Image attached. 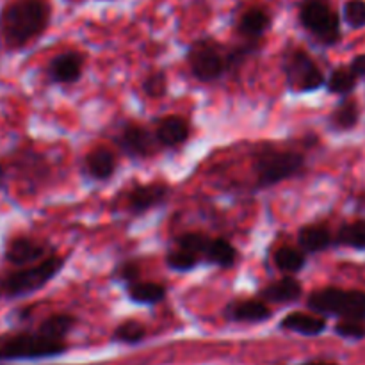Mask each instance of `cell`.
<instances>
[{
    "instance_id": "obj_1",
    "label": "cell",
    "mask_w": 365,
    "mask_h": 365,
    "mask_svg": "<svg viewBox=\"0 0 365 365\" xmlns=\"http://www.w3.org/2000/svg\"><path fill=\"white\" fill-rule=\"evenodd\" d=\"M50 18L46 0H18L2 13L0 29L7 45L21 46L45 31Z\"/></svg>"
},
{
    "instance_id": "obj_2",
    "label": "cell",
    "mask_w": 365,
    "mask_h": 365,
    "mask_svg": "<svg viewBox=\"0 0 365 365\" xmlns=\"http://www.w3.org/2000/svg\"><path fill=\"white\" fill-rule=\"evenodd\" d=\"M66 349L63 341L48 339L43 334H18L0 339V359H48L61 355Z\"/></svg>"
},
{
    "instance_id": "obj_3",
    "label": "cell",
    "mask_w": 365,
    "mask_h": 365,
    "mask_svg": "<svg viewBox=\"0 0 365 365\" xmlns=\"http://www.w3.org/2000/svg\"><path fill=\"white\" fill-rule=\"evenodd\" d=\"M309 307L319 314H331L342 319H365V292L321 289L310 296Z\"/></svg>"
},
{
    "instance_id": "obj_4",
    "label": "cell",
    "mask_w": 365,
    "mask_h": 365,
    "mask_svg": "<svg viewBox=\"0 0 365 365\" xmlns=\"http://www.w3.org/2000/svg\"><path fill=\"white\" fill-rule=\"evenodd\" d=\"M61 267H63V259L61 257H50V259L43 260L39 266L7 274L0 282V291L7 296H20L38 291L53 274L59 273Z\"/></svg>"
},
{
    "instance_id": "obj_5",
    "label": "cell",
    "mask_w": 365,
    "mask_h": 365,
    "mask_svg": "<svg viewBox=\"0 0 365 365\" xmlns=\"http://www.w3.org/2000/svg\"><path fill=\"white\" fill-rule=\"evenodd\" d=\"M299 20L307 31L324 43H335L341 36L339 16L323 0H305L299 9Z\"/></svg>"
},
{
    "instance_id": "obj_6",
    "label": "cell",
    "mask_w": 365,
    "mask_h": 365,
    "mask_svg": "<svg viewBox=\"0 0 365 365\" xmlns=\"http://www.w3.org/2000/svg\"><path fill=\"white\" fill-rule=\"evenodd\" d=\"M303 168V157L294 152H266L257 159L259 185L278 184L291 178Z\"/></svg>"
},
{
    "instance_id": "obj_7",
    "label": "cell",
    "mask_w": 365,
    "mask_h": 365,
    "mask_svg": "<svg viewBox=\"0 0 365 365\" xmlns=\"http://www.w3.org/2000/svg\"><path fill=\"white\" fill-rule=\"evenodd\" d=\"M284 70L291 88L298 89V91H314V89L321 88L324 82L319 68L303 50H296L291 56H287Z\"/></svg>"
},
{
    "instance_id": "obj_8",
    "label": "cell",
    "mask_w": 365,
    "mask_h": 365,
    "mask_svg": "<svg viewBox=\"0 0 365 365\" xmlns=\"http://www.w3.org/2000/svg\"><path fill=\"white\" fill-rule=\"evenodd\" d=\"M189 66L192 75L203 82H210L225 71V61L216 45L202 41L195 45L189 52Z\"/></svg>"
},
{
    "instance_id": "obj_9",
    "label": "cell",
    "mask_w": 365,
    "mask_h": 365,
    "mask_svg": "<svg viewBox=\"0 0 365 365\" xmlns=\"http://www.w3.org/2000/svg\"><path fill=\"white\" fill-rule=\"evenodd\" d=\"M168 198V187L160 184H150L135 187L128 195V209L132 212H145L152 207L160 205Z\"/></svg>"
},
{
    "instance_id": "obj_10",
    "label": "cell",
    "mask_w": 365,
    "mask_h": 365,
    "mask_svg": "<svg viewBox=\"0 0 365 365\" xmlns=\"http://www.w3.org/2000/svg\"><path fill=\"white\" fill-rule=\"evenodd\" d=\"M121 146L127 150L130 155H152L155 152V141L153 135L146 128L141 127H127L120 138Z\"/></svg>"
},
{
    "instance_id": "obj_11",
    "label": "cell",
    "mask_w": 365,
    "mask_h": 365,
    "mask_svg": "<svg viewBox=\"0 0 365 365\" xmlns=\"http://www.w3.org/2000/svg\"><path fill=\"white\" fill-rule=\"evenodd\" d=\"M82 59L78 53L66 52L57 56L50 64V75L57 82H75L81 77Z\"/></svg>"
},
{
    "instance_id": "obj_12",
    "label": "cell",
    "mask_w": 365,
    "mask_h": 365,
    "mask_svg": "<svg viewBox=\"0 0 365 365\" xmlns=\"http://www.w3.org/2000/svg\"><path fill=\"white\" fill-rule=\"evenodd\" d=\"M189 138L187 121L178 116L166 118L157 128V141L164 146H178Z\"/></svg>"
},
{
    "instance_id": "obj_13",
    "label": "cell",
    "mask_w": 365,
    "mask_h": 365,
    "mask_svg": "<svg viewBox=\"0 0 365 365\" xmlns=\"http://www.w3.org/2000/svg\"><path fill=\"white\" fill-rule=\"evenodd\" d=\"M228 316L241 323H260L271 317V310L259 299H246V302L234 303L228 309Z\"/></svg>"
},
{
    "instance_id": "obj_14",
    "label": "cell",
    "mask_w": 365,
    "mask_h": 365,
    "mask_svg": "<svg viewBox=\"0 0 365 365\" xmlns=\"http://www.w3.org/2000/svg\"><path fill=\"white\" fill-rule=\"evenodd\" d=\"M302 296V284L294 278H282L262 291V298L274 303L294 302Z\"/></svg>"
},
{
    "instance_id": "obj_15",
    "label": "cell",
    "mask_w": 365,
    "mask_h": 365,
    "mask_svg": "<svg viewBox=\"0 0 365 365\" xmlns=\"http://www.w3.org/2000/svg\"><path fill=\"white\" fill-rule=\"evenodd\" d=\"M282 327L285 330L296 331V334L302 335H319L321 331L327 328V323L324 319L316 316H310V314H289L284 321H282Z\"/></svg>"
},
{
    "instance_id": "obj_16",
    "label": "cell",
    "mask_w": 365,
    "mask_h": 365,
    "mask_svg": "<svg viewBox=\"0 0 365 365\" xmlns=\"http://www.w3.org/2000/svg\"><path fill=\"white\" fill-rule=\"evenodd\" d=\"M43 255V246L34 242L32 239H14L7 248V259L16 266H25L29 262H34L36 259Z\"/></svg>"
},
{
    "instance_id": "obj_17",
    "label": "cell",
    "mask_w": 365,
    "mask_h": 365,
    "mask_svg": "<svg viewBox=\"0 0 365 365\" xmlns=\"http://www.w3.org/2000/svg\"><path fill=\"white\" fill-rule=\"evenodd\" d=\"M86 168H88L91 177L98 178V180H106V178H109L114 173L116 159H114V155L109 150L96 148L86 159Z\"/></svg>"
},
{
    "instance_id": "obj_18",
    "label": "cell",
    "mask_w": 365,
    "mask_h": 365,
    "mask_svg": "<svg viewBox=\"0 0 365 365\" xmlns=\"http://www.w3.org/2000/svg\"><path fill=\"white\" fill-rule=\"evenodd\" d=\"M269 27V16L262 9H250L239 21V31L246 38H259Z\"/></svg>"
},
{
    "instance_id": "obj_19",
    "label": "cell",
    "mask_w": 365,
    "mask_h": 365,
    "mask_svg": "<svg viewBox=\"0 0 365 365\" xmlns=\"http://www.w3.org/2000/svg\"><path fill=\"white\" fill-rule=\"evenodd\" d=\"M128 296L138 303H159L166 296V291L163 285L153 282H132L128 285Z\"/></svg>"
},
{
    "instance_id": "obj_20",
    "label": "cell",
    "mask_w": 365,
    "mask_h": 365,
    "mask_svg": "<svg viewBox=\"0 0 365 365\" xmlns=\"http://www.w3.org/2000/svg\"><path fill=\"white\" fill-rule=\"evenodd\" d=\"M299 246H302L305 252L316 253L321 252V250L327 248L330 245L331 237L330 232L323 227H305L302 232H299Z\"/></svg>"
},
{
    "instance_id": "obj_21",
    "label": "cell",
    "mask_w": 365,
    "mask_h": 365,
    "mask_svg": "<svg viewBox=\"0 0 365 365\" xmlns=\"http://www.w3.org/2000/svg\"><path fill=\"white\" fill-rule=\"evenodd\" d=\"M205 255L209 257V260L216 262L217 266L221 267H230L232 264L235 262V248L225 239H214V241H209L205 250Z\"/></svg>"
},
{
    "instance_id": "obj_22",
    "label": "cell",
    "mask_w": 365,
    "mask_h": 365,
    "mask_svg": "<svg viewBox=\"0 0 365 365\" xmlns=\"http://www.w3.org/2000/svg\"><path fill=\"white\" fill-rule=\"evenodd\" d=\"M356 78L359 75L349 68H339L331 73L330 81H328V88L331 93H339V95H348L349 91H353L356 86Z\"/></svg>"
},
{
    "instance_id": "obj_23",
    "label": "cell",
    "mask_w": 365,
    "mask_h": 365,
    "mask_svg": "<svg viewBox=\"0 0 365 365\" xmlns=\"http://www.w3.org/2000/svg\"><path fill=\"white\" fill-rule=\"evenodd\" d=\"M71 327H73V319H71L70 316H52L41 324L39 334H43L48 339L61 341V339L70 331Z\"/></svg>"
},
{
    "instance_id": "obj_24",
    "label": "cell",
    "mask_w": 365,
    "mask_h": 365,
    "mask_svg": "<svg viewBox=\"0 0 365 365\" xmlns=\"http://www.w3.org/2000/svg\"><path fill=\"white\" fill-rule=\"evenodd\" d=\"M274 262L280 267L282 271H289V273H296V271L302 269L305 266V257L302 252H298L296 248H280L274 255Z\"/></svg>"
},
{
    "instance_id": "obj_25",
    "label": "cell",
    "mask_w": 365,
    "mask_h": 365,
    "mask_svg": "<svg viewBox=\"0 0 365 365\" xmlns=\"http://www.w3.org/2000/svg\"><path fill=\"white\" fill-rule=\"evenodd\" d=\"M339 242L351 248H365V221H355L346 227L341 228L339 232Z\"/></svg>"
},
{
    "instance_id": "obj_26",
    "label": "cell",
    "mask_w": 365,
    "mask_h": 365,
    "mask_svg": "<svg viewBox=\"0 0 365 365\" xmlns=\"http://www.w3.org/2000/svg\"><path fill=\"white\" fill-rule=\"evenodd\" d=\"M331 120H334L335 127L342 128V130L355 127L356 121H359V107H356L355 102L348 100V102L341 103V106L335 109Z\"/></svg>"
},
{
    "instance_id": "obj_27",
    "label": "cell",
    "mask_w": 365,
    "mask_h": 365,
    "mask_svg": "<svg viewBox=\"0 0 365 365\" xmlns=\"http://www.w3.org/2000/svg\"><path fill=\"white\" fill-rule=\"evenodd\" d=\"M145 337V327L135 321H127V323L120 324L114 331V339L121 342H128V344H135V342L143 341Z\"/></svg>"
},
{
    "instance_id": "obj_28",
    "label": "cell",
    "mask_w": 365,
    "mask_h": 365,
    "mask_svg": "<svg viewBox=\"0 0 365 365\" xmlns=\"http://www.w3.org/2000/svg\"><path fill=\"white\" fill-rule=\"evenodd\" d=\"M344 18L353 29L365 27V0H349L344 6Z\"/></svg>"
},
{
    "instance_id": "obj_29",
    "label": "cell",
    "mask_w": 365,
    "mask_h": 365,
    "mask_svg": "<svg viewBox=\"0 0 365 365\" xmlns=\"http://www.w3.org/2000/svg\"><path fill=\"white\" fill-rule=\"evenodd\" d=\"M209 241L210 239H207L205 235L195 234V232H191V234H184L177 239L178 246H180L182 250L195 253V255L196 253H205Z\"/></svg>"
},
{
    "instance_id": "obj_30",
    "label": "cell",
    "mask_w": 365,
    "mask_h": 365,
    "mask_svg": "<svg viewBox=\"0 0 365 365\" xmlns=\"http://www.w3.org/2000/svg\"><path fill=\"white\" fill-rule=\"evenodd\" d=\"M166 262L171 269L187 271L196 264V255L195 253L185 252V250L180 248V250H177V252H171L170 255H168Z\"/></svg>"
},
{
    "instance_id": "obj_31",
    "label": "cell",
    "mask_w": 365,
    "mask_h": 365,
    "mask_svg": "<svg viewBox=\"0 0 365 365\" xmlns=\"http://www.w3.org/2000/svg\"><path fill=\"white\" fill-rule=\"evenodd\" d=\"M341 337L346 339H364L365 337V324L364 319H342L341 323L335 327Z\"/></svg>"
},
{
    "instance_id": "obj_32",
    "label": "cell",
    "mask_w": 365,
    "mask_h": 365,
    "mask_svg": "<svg viewBox=\"0 0 365 365\" xmlns=\"http://www.w3.org/2000/svg\"><path fill=\"white\" fill-rule=\"evenodd\" d=\"M145 91L153 98H159L166 93V77L164 73H152L145 82Z\"/></svg>"
},
{
    "instance_id": "obj_33",
    "label": "cell",
    "mask_w": 365,
    "mask_h": 365,
    "mask_svg": "<svg viewBox=\"0 0 365 365\" xmlns=\"http://www.w3.org/2000/svg\"><path fill=\"white\" fill-rule=\"evenodd\" d=\"M118 273H120V277L123 278L125 282H135L139 277V267L135 262H127L120 267Z\"/></svg>"
},
{
    "instance_id": "obj_34",
    "label": "cell",
    "mask_w": 365,
    "mask_h": 365,
    "mask_svg": "<svg viewBox=\"0 0 365 365\" xmlns=\"http://www.w3.org/2000/svg\"><path fill=\"white\" fill-rule=\"evenodd\" d=\"M303 365H337V364H330V362H309Z\"/></svg>"
},
{
    "instance_id": "obj_35",
    "label": "cell",
    "mask_w": 365,
    "mask_h": 365,
    "mask_svg": "<svg viewBox=\"0 0 365 365\" xmlns=\"http://www.w3.org/2000/svg\"><path fill=\"white\" fill-rule=\"evenodd\" d=\"M2 177H4V171H2V168H0V182H2Z\"/></svg>"
}]
</instances>
